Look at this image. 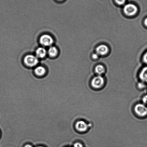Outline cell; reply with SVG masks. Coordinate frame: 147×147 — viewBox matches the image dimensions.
<instances>
[{
	"label": "cell",
	"instance_id": "8fae6325",
	"mask_svg": "<svg viewBox=\"0 0 147 147\" xmlns=\"http://www.w3.org/2000/svg\"><path fill=\"white\" fill-rule=\"evenodd\" d=\"M105 70L104 66L102 65L99 64L95 68V72L98 75L101 76L105 73Z\"/></svg>",
	"mask_w": 147,
	"mask_h": 147
},
{
	"label": "cell",
	"instance_id": "4fadbf2b",
	"mask_svg": "<svg viewBox=\"0 0 147 147\" xmlns=\"http://www.w3.org/2000/svg\"><path fill=\"white\" fill-rule=\"evenodd\" d=\"M126 0H115V2L118 5H123L126 2Z\"/></svg>",
	"mask_w": 147,
	"mask_h": 147
},
{
	"label": "cell",
	"instance_id": "e0dca14e",
	"mask_svg": "<svg viewBox=\"0 0 147 147\" xmlns=\"http://www.w3.org/2000/svg\"><path fill=\"white\" fill-rule=\"evenodd\" d=\"M99 56L96 53H93L92 55V58L93 60H96L98 58Z\"/></svg>",
	"mask_w": 147,
	"mask_h": 147
},
{
	"label": "cell",
	"instance_id": "7402d4cb",
	"mask_svg": "<svg viewBox=\"0 0 147 147\" xmlns=\"http://www.w3.org/2000/svg\"><path fill=\"white\" fill-rule=\"evenodd\" d=\"M58 1H62V0H58Z\"/></svg>",
	"mask_w": 147,
	"mask_h": 147
},
{
	"label": "cell",
	"instance_id": "8992f818",
	"mask_svg": "<svg viewBox=\"0 0 147 147\" xmlns=\"http://www.w3.org/2000/svg\"><path fill=\"white\" fill-rule=\"evenodd\" d=\"M89 126L86 122L83 121H79L75 124V128L78 131L81 132H86L88 129Z\"/></svg>",
	"mask_w": 147,
	"mask_h": 147
},
{
	"label": "cell",
	"instance_id": "6da1fadb",
	"mask_svg": "<svg viewBox=\"0 0 147 147\" xmlns=\"http://www.w3.org/2000/svg\"><path fill=\"white\" fill-rule=\"evenodd\" d=\"M123 12L128 16H133L138 13V8L135 4L129 3L126 4L123 8Z\"/></svg>",
	"mask_w": 147,
	"mask_h": 147
},
{
	"label": "cell",
	"instance_id": "52a82bcc",
	"mask_svg": "<svg viewBox=\"0 0 147 147\" xmlns=\"http://www.w3.org/2000/svg\"><path fill=\"white\" fill-rule=\"evenodd\" d=\"M109 52V48L107 46L101 44L98 46L96 48V52L99 56L106 55Z\"/></svg>",
	"mask_w": 147,
	"mask_h": 147
},
{
	"label": "cell",
	"instance_id": "5bb4252c",
	"mask_svg": "<svg viewBox=\"0 0 147 147\" xmlns=\"http://www.w3.org/2000/svg\"><path fill=\"white\" fill-rule=\"evenodd\" d=\"M138 86L139 89H142L145 88V87H146V85L145 84V83L142 82V83H138Z\"/></svg>",
	"mask_w": 147,
	"mask_h": 147
},
{
	"label": "cell",
	"instance_id": "ac0fdd59",
	"mask_svg": "<svg viewBox=\"0 0 147 147\" xmlns=\"http://www.w3.org/2000/svg\"><path fill=\"white\" fill-rule=\"evenodd\" d=\"M74 147H83V145L80 142H77L75 143L73 145Z\"/></svg>",
	"mask_w": 147,
	"mask_h": 147
},
{
	"label": "cell",
	"instance_id": "7c38bea8",
	"mask_svg": "<svg viewBox=\"0 0 147 147\" xmlns=\"http://www.w3.org/2000/svg\"><path fill=\"white\" fill-rule=\"evenodd\" d=\"M48 54L51 57H55L58 54V50L55 47H51L49 49Z\"/></svg>",
	"mask_w": 147,
	"mask_h": 147
},
{
	"label": "cell",
	"instance_id": "3957f363",
	"mask_svg": "<svg viewBox=\"0 0 147 147\" xmlns=\"http://www.w3.org/2000/svg\"><path fill=\"white\" fill-rule=\"evenodd\" d=\"M24 62L27 66L31 67L36 65L38 62V60L36 56L28 55L24 57Z\"/></svg>",
	"mask_w": 147,
	"mask_h": 147
},
{
	"label": "cell",
	"instance_id": "9a60e30c",
	"mask_svg": "<svg viewBox=\"0 0 147 147\" xmlns=\"http://www.w3.org/2000/svg\"><path fill=\"white\" fill-rule=\"evenodd\" d=\"M142 60L145 64H147V51L143 55L142 57Z\"/></svg>",
	"mask_w": 147,
	"mask_h": 147
},
{
	"label": "cell",
	"instance_id": "ba28073f",
	"mask_svg": "<svg viewBox=\"0 0 147 147\" xmlns=\"http://www.w3.org/2000/svg\"><path fill=\"white\" fill-rule=\"evenodd\" d=\"M139 78L144 83H147V66L142 69L139 73Z\"/></svg>",
	"mask_w": 147,
	"mask_h": 147
},
{
	"label": "cell",
	"instance_id": "d6986e66",
	"mask_svg": "<svg viewBox=\"0 0 147 147\" xmlns=\"http://www.w3.org/2000/svg\"><path fill=\"white\" fill-rule=\"evenodd\" d=\"M144 24L145 26L147 27V17L144 20Z\"/></svg>",
	"mask_w": 147,
	"mask_h": 147
},
{
	"label": "cell",
	"instance_id": "44dd1931",
	"mask_svg": "<svg viewBox=\"0 0 147 147\" xmlns=\"http://www.w3.org/2000/svg\"><path fill=\"white\" fill-rule=\"evenodd\" d=\"M37 147H43V146H38Z\"/></svg>",
	"mask_w": 147,
	"mask_h": 147
},
{
	"label": "cell",
	"instance_id": "2e32d148",
	"mask_svg": "<svg viewBox=\"0 0 147 147\" xmlns=\"http://www.w3.org/2000/svg\"><path fill=\"white\" fill-rule=\"evenodd\" d=\"M142 101L144 105H147V95H146L142 98Z\"/></svg>",
	"mask_w": 147,
	"mask_h": 147
},
{
	"label": "cell",
	"instance_id": "5b68a950",
	"mask_svg": "<svg viewBox=\"0 0 147 147\" xmlns=\"http://www.w3.org/2000/svg\"><path fill=\"white\" fill-rule=\"evenodd\" d=\"M40 43L44 46H50L53 44L54 40L52 37L48 35H44L40 38Z\"/></svg>",
	"mask_w": 147,
	"mask_h": 147
},
{
	"label": "cell",
	"instance_id": "9c48e42d",
	"mask_svg": "<svg viewBox=\"0 0 147 147\" xmlns=\"http://www.w3.org/2000/svg\"><path fill=\"white\" fill-rule=\"evenodd\" d=\"M47 53V50L42 47H39L36 51L37 57L40 58H43L46 56Z\"/></svg>",
	"mask_w": 147,
	"mask_h": 147
},
{
	"label": "cell",
	"instance_id": "7a4b0ae2",
	"mask_svg": "<svg viewBox=\"0 0 147 147\" xmlns=\"http://www.w3.org/2000/svg\"><path fill=\"white\" fill-rule=\"evenodd\" d=\"M105 80L102 76L98 75L95 76L92 80L91 85L96 89H99L103 87L104 85Z\"/></svg>",
	"mask_w": 147,
	"mask_h": 147
},
{
	"label": "cell",
	"instance_id": "30bf717a",
	"mask_svg": "<svg viewBox=\"0 0 147 147\" xmlns=\"http://www.w3.org/2000/svg\"><path fill=\"white\" fill-rule=\"evenodd\" d=\"M46 70L42 66H40L37 67L34 70V72L37 75L42 76L44 75L46 73Z\"/></svg>",
	"mask_w": 147,
	"mask_h": 147
},
{
	"label": "cell",
	"instance_id": "277c9868",
	"mask_svg": "<svg viewBox=\"0 0 147 147\" xmlns=\"http://www.w3.org/2000/svg\"><path fill=\"white\" fill-rule=\"evenodd\" d=\"M134 110L137 115L141 117H144L147 115V107L142 104H138L135 106Z\"/></svg>",
	"mask_w": 147,
	"mask_h": 147
},
{
	"label": "cell",
	"instance_id": "ffe728a7",
	"mask_svg": "<svg viewBox=\"0 0 147 147\" xmlns=\"http://www.w3.org/2000/svg\"><path fill=\"white\" fill-rule=\"evenodd\" d=\"M24 147H33V146L31 145L27 144L25 146H24Z\"/></svg>",
	"mask_w": 147,
	"mask_h": 147
}]
</instances>
